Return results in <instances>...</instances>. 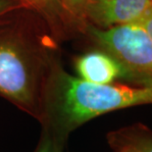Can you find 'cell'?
I'll return each mask as SVG.
<instances>
[{
    "mask_svg": "<svg viewBox=\"0 0 152 152\" xmlns=\"http://www.w3.org/2000/svg\"><path fill=\"white\" fill-rule=\"evenodd\" d=\"M152 104V85L130 86L93 83L70 75L49 60L44 77L38 122L66 146L71 134L83 124L118 110Z\"/></svg>",
    "mask_w": 152,
    "mask_h": 152,
    "instance_id": "6da1fadb",
    "label": "cell"
},
{
    "mask_svg": "<svg viewBox=\"0 0 152 152\" xmlns=\"http://www.w3.org/2000/svg\"><path fill=\"white\" fill-rule=\"evenodd\" d=\"M48 61L20 34L0 33V97L37 121Z\"/></svg>",
    "mask_w": 152,
    "mask_h": 152,
    "instance_id": "7a4b0ae2",
    "label": "cell"
},
{
    "mask_svg": "<svg viewBox=\"0 0 152 152\" xmlns=\"http://www.w3.org/2000/svg\"><path fill=\"white\" fill-rule=\"evenodd\" d=\"M85 33L124 67L127 80L138 86L152 85V39L140 24L105 28L87 24Z\"/></svg>",
    "mask_w": 152,
    "mask_h": 152,
    "instance_id": "3957f363",
    "label": "cell"
},
{
    "mask_svg": "<svg viewBox=\"0 0 152 152\" xmlns=\"http://www.w3.org/2000/svg\"><path fill=\"white\" fill-rule=\"evenodd\" d=\"M151 9V0H89L86 22L101 28L137 23Z\"/></svg>",
    "mask_w": 152,
    "mask_h": 152,
    "instance_id": "277c9868",
    "label": "cell"
},
{
    "mask_svg": "<svg viewBox=\"0 0 152 152\" xmlns=\"http://www.w3.org/2000/svg\"><path fill=\"white\" fill-rule=\"evenodd\" d=\"M75 69L79 77L93 83H112L118 79L127 80V73L112 55L95 50L77 56Z\"/></svg>",
    "mask_w": 152,
    "mask_h": 152,
    "instance_id": "5b68a950",
    "label": "cell"
},
{
    "mask_svg": "<svg viewBox=\"0 0 152 152\" xmlns=\"http://www.w3.org/2000/svg\"><path fill=\"white\" fill-rule=\"evenodd\" d=\"M106 138L113 150L152 152V130L142 123H135L109 132Z\"/></svg>",
    "mask_w": 152,
    "mask_h": 152,
    "instance_id": "8992f818",
    "label": "cell"
},
{
    "mask_svg": "<svg viewBox=\"0 0 152 152\" xmlns=\"http://www.w3.org/2000/svg\"><path fill=\"white\" fill-rule=\"evenodd\" d=\"M24 7L37 12L58 34H67L69 31H83L86 28L68 13L60 0H19Z\"/></svg>",
    "mask_w": 152,
    "mask_h": 152,
    "instance_id": "52a82bcc",
    "label": "cell"
},
{
    "mask_svg": "<svg viewBox=\"0 0 152 152\" xmlns=\"http://www.w3.org/2000/svg\"><path fill=\"white\" fill-rule=\"evenodd\" d=\"M60 2L65 10L86 28L87 25L86 10L89 0H60Z\"/></svg>",
    "mask_w": 152,
    "mask_h": 152,
    "instance_id": "ba28073f",
    "label": "cell"
},
{
    "mask_svg": "<svg viewBox=\"0 0 152 152\" xmlns=\"http://www.w3.org/2000/svg\"><path fill=\"white\" fill-rule=\"evenodd\" d=\"M65 146L56 141L48 132L41 130V134L34 152H64Z\"/></svg>",
    "mask_w": 152,
    "mask_h": 152,
    "instance_id": "9c48e42d",
    "label": "cell"
},
{
    "mask_svg": "<svg viewBox=\"0 0 152 152\" xmlns=\"http://www.w3.org/2000/svg\"><path fill=\"white\" fill-rule=\"evenodd\" d=\"M21 7L24 6L19 0H0V17Z\"/></svg>",
    "mask_w": 152,
    "mask_h": 152,
    "instance_id": "30bf717a",
    "label": "cell"
},
{
    "mask_svg": "<svg viewBox=\"0 0 152 152\" xmlns=\"http://www.w3.org/2000/svg\"><path fill=\"white\" fill-rule=\"evenodd\" d=\"M137 24H140L141 27L144 28L145 31L148 34V35H149L152 39V9L148 11L146 14L137 22Z\"/></svg>",
    "mask_w": 152,
    "mask_h": 152,
    "instance_id": "8fae6325",
    "label": "cell"
},
{
    "mask_svg": "<svg viewBox=\"0 0 152 152\" xmlns=\"http://www.w3.org/2000/svg\"><path fill=\"white\" fill-rule=\"evenodd\" d=\"M114 152H132V151L126 150V149H119V150H114Z\"/></svg>",
    "mask_w": 152,
    "mask_h": 152,
    "instance_id": "7c38bea8",
    "label": "cell"
},
{
    "mask_svg": "<svg viewBox=\"0 0 152 152\" xmlns=\"http://www.w3.org/2000/svg\"><path fill=\"white\" fill-rule=\"evenodd\" d=\"M151 1H152V0H151Z\"/></svg>",
    "mask_w": 152,
    "mask_h": 152,
    "instance_id": "4fadbf2b",
    "label": "cell"
}]
</instances>
